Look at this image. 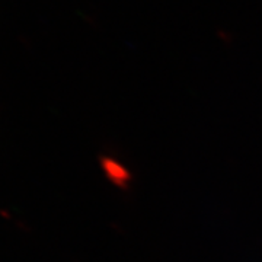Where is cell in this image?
I'll return each instance as SVG.
<instances>
[{
  "mask_svg": "<svg viewBox=\"0 0 262 262\" xmlns=\"http://www.w3.org/2000/svg\"><path fill=\"white\" fill-rule=\"evenodd\" d=\"M102 168L105 170L106 178L114 182L117 187L125 188L130 182V172L122 166L120 162L111 159V158H102Z\"/></svg>",
  "mask_w": 262,
  "mask_h": 262,
  "instance_id": "cell-1",
  "label": "cell"
}]
</instances>
